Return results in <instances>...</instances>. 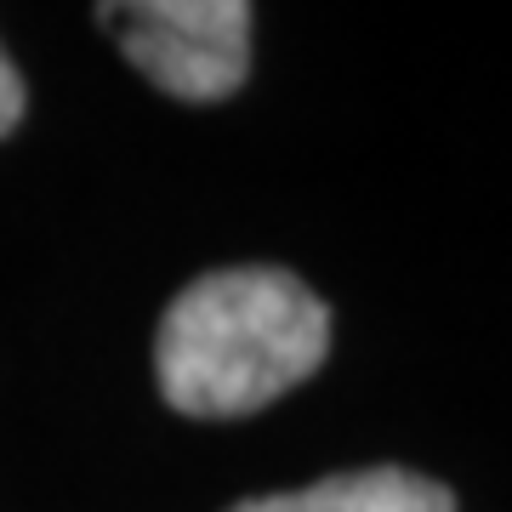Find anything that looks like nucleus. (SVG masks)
<instances>
[{"mask_svg": "<svg viewBox=\"0 0 512 512\" xmlns=\"http://www.w3.org/2000/svg\"><path fill=\"white\" fill-rule=\"evenodd\" d=\"M228 512H461L456 490L410 467H353L308 490H279L234 501Z\"/></svg>", "mask_w": 512, "mask_h": 512, "instance_id": "nucleus-3", "label": "nucleus"}, {"mask_svg": "<svg viewBox=\"0 0 512 512\" xmlns=\"http://www.w3.org/2000/svg\"><path fill=\"white\" fill-rule=\"evenodd\" d=\"M330 308L291 268H211L171 296L154 330V382L177 416L239 421L319 376Z\"/></svg>", "mask_w": 512, "mask_h": 512, "instance_id": "nucleus-1", "label": "nucleus"}, {"mask_svg": "<svg viewBox=\"0 0 512 512\" xmlns=\"http://www.w3.org/2000/svg\"><path fill=\"white\" fill-rule=\"evenodd\" d=\"M23 109H29V86L23 74L12 69V57L0 52V137H12L23 126Z\"/></svg>", "mask_w": 512, "mask_h": 512, "instance_id": "nucleus-4", "label": "nucleus"}, {"mask_svg": "<svg viewBox=\"0 0 512 512\" xmlns=\"http://www.w3.org/2000/svg\"><path fill=\"white\" fill-rule=\"evenodd\" d=\"M120 52L148 86L177 103H228L251 80V23L245 0H137L97 6Z\"/></svg>", "mask_w": 512, "mask_h": 512, "instance_id": "nucleus-2", "label": "nucleus"}]
</instances>
